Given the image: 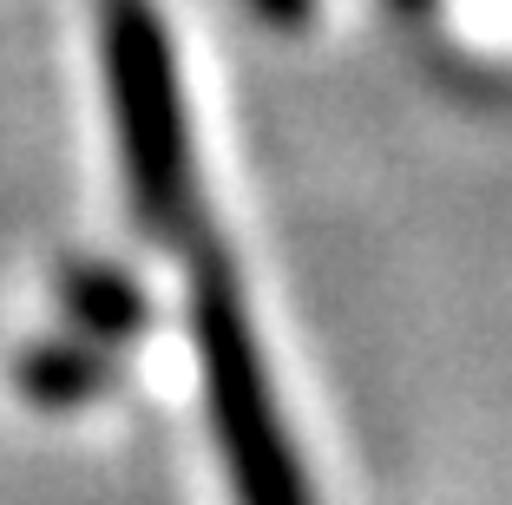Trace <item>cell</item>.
<instances>
[{"mask_svg": "<svg viewBox=\"0 0 512 505\" xmlns=\"http://www.w3.org/2000/svg\"><path fill=\"white\" fill-rule=\"evenodd\" d=\"M66 309H73V322L86 328L92 342H119V335H132L145 322L138 289L125 276H112V269H73L66 276Z\"/></svg>", "mask_w": 512, "mask_h": 505, "instance_id": "3957f363", "label": "cell"}, {"mask_svg": "<svg viewBox=\"0 0 512 505\" xmlns=\"http://www.w3.org/2000/svg\"><path fill=\"white\" fill-rule=\"evenodd\" d=\"M197 355H204L211 420L230 479H237V505H309V479L283 440L250 322H243V302L230 296L224 269H204V283H197Z\"/></svg>", "mask_w": 512, "mask_h": 505, "instance_id": "6da1fadb", "label": "cell"}, {"mask_svg": "<svg viewBox=\"0 0 512 505\" xmlns=\"http://www.w3.org/2000/svg\"><path fill=\"white\" fill-rule=\"evenodd\" d=\"M99 14H106L112 119H119L132 197L171 230L184 217L191 178H184V105H178V73H171L165 27L151 14V0H99Z\"/></svg>", "mask_w": 512, "mask_h": 505, "instance_id": "7a4b0ae2", "label": "cell"}, {"mask_svg": "<svg viewBox=\"0 0 512 505\" xmlns=\"http://www.w3.org/2000/svg\"><path fill=\"white\" fill-rule=\"evenodd\" d=\"M20 387H27L33 401H86V394H99L106 387V361L92 355L86 342H60V348H33L27 361H20Z\"/></svg>", "mask_w": 512, "mask_h": 505, "instance_id": "277c9868", "label": "cell"}]
</instances>
